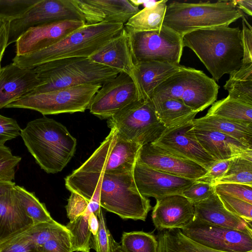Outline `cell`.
I'll list each match as a JSON object with an SVG mask.
<instances>
[{
    "label": "cell",
    "mask_w": 252,
    "mask_h": 252,
    "mask_svg": "<svg viewBox=\"0 0 252 252\" xmlns=\"http://www.w3.org/2000/svg\"><path fill=\"white\" fill-rule=\"evenodd\" d=\"M34 69L39 84L30 94L45 93L82 84L102 85L121 73L85 57L57 60L41 64Z\"/></svg>",
    "instance_id": "cell-5"
},
{
    "label": "cell",
    "mask_w": 252,
    "mask_h": 252,
    "mask_svg": "<svg viewBox=\"0 0 252 252\" xmlns=\"http://www.w3.org/2000/svg\"><path fill=\"white\" fill-rule=\"evenodd\" d=\"M156 238L157 252H223L192 240L184 235L180 229L159 231Z\"/></svg>",
    "instance_id": "cell-29"
},
{
    "label": "cell",
    "mask_w": 252,
    "mask_h": 252,
    "mask_svg": "<svg viewBox=\"0 0 252 252\" xmlns=\"http://www.w3.org/2000/svg\"><path fill=\"white\" fill-rule=\"evenodd\" d=\"M156 114L166 128H172L192 121L198 112L176 99L151 98Z\"/></svg>",
    "instance_id": "cell-28"
},
{
    "label": "cell",
    "mask_w": 252,
    "mask_h": 252,
    "mask_svg": "<svg viewBox=\"0 0 252 252\" xmlns=\"http://www.w3.org/2000/svg\"><path fill=\"white\" fill-rule=\"evenodd\" d=\"M108 126L115 128L117 137L142 146L158 139L166 127L158 119L152 102L138 100L107 119Z\"/></svg>",
    "instance_id": "cell-9"
},
{
    "label": "cell",
    "mask_w": 252,
    "mask_h": 252,
    "mask_svg": "<svg viewBox=\"0 0 252 252\" xmlns=\"http://www.w3.org/2000/svg\"><path fill=\"white\" fill-rule=\"evenodd\" d=\"M38 250L39 252H73L69 231L66 228L62 230Z\"/></svg>",
    "instance_id": "cell-44"
},
{
    "label": "cell",
    "mask_w": 252,
    "mask_h": 252,
    "mask_svg": "<svg viewBox=\"0 0 252 252\" xmlns=\"http://www.w3.org/2000/svg\"><path fill=\"white\" fill-rule=\"evenodd\" d=\"M137 189L144 197L158 199L181 194L195 180L168 174L136 162L133 171Z\"/></svg>",
    "instance_id": "cell-16"
},
{
    "label": "cell",
    "mask_w": 252,
    "mask_h": 252,
    "mask_svg": "<svg viewBox=\"0 0 252 252\" xmlns=\"http://www.w3.org/2000/svg\"><path fill=\"white\" fill-rule=\"evenodd\" d=\"M243 15L233 0L196 3L173 1L167 5L162 25L182 36L197 30L228 27Z\"/></svg>",
    "instance_id": "cell-6"
},
{
    "label": "cell",
    "mask_w": 252,
    "mask_h": 252,
    "mask_svg": "<svg viewBox=\"0 0 252 252\" xmlns=\"http://www.w3.org/2000/svg\"><path fill=\"white\" fill-rule=\"evenodd\" d=\"M139 99L135 82L128 74L121 72L103 84L92 98L88 109L100 119H108Z\"/></svg>",
    "instance_id": "cell-13"
},
{
    "label": "cell",
    "mask_w": 252,
    "mask_h": 252,
    "mask_svg": "<svg viewBox=\"0 0 252 252\" xmlns=\"http://www.w3.org/2000/svg\"><path fill=\"white\" fill-rule=\"evenodd\" d=\"M137 162L168 174L195 181L208 171L192 161L168 154L152 143L141 146Z\"/></svg>",
    "instance_id": "cell-17"
},
{
    "label": "cell",
    "mask_w": 252,
    "mask_h": 252,
    "mask_svg": "<svg viewBox=\"0 0 252 252\" xmlns=\"http://www.w3.org/2000/svg\"><path fill=\"white\" fill-rule=\"evenodd\" d=\"M206 115L252 124V106L233 99L228 96L213 103Z\"/></svg>",
    "instance_id": "cell-32"
},
{
    "label": "cell",
    "mask_w": 252,
    "mask_h": 252,
    "mask_svg": "<svg viewBox=\"0 0 252 252\" xmlns=\"http://www.w3.org/2000/svg\"><path fill=\"white\" fill-rule=\"evenodd\" d=\"M215 192L213 185L195 181L181 195L194 203L207 199Z\"/></svg>",
    "instance_id": "cell-45"
},
{
    "label": "cell",
    "mask_w": 252,
    "mask_h": 252,
    "mask_svg": "<svg viewBox=\"0 0 252 252\" xmlns=\"http://www.w3.org/2000/svg\"><path fill=\"white\" fill-rule=\"evenodd\" d=\"M218 196L224 207L228 211L252 225V204L228 195Z\"/></svg>",
    "instance_id": "cell-41"
},
{
    "label": "cell",
    "mask_w": 252,
    "mask_h": 252,
    "mask_svg": "<svg viewBox=\"0 0 252 252\" xmlns=\"http://www.w3.org/2000/svg\"><path fill=\"white\" fill-rule=\"evenodd\" d=\"M68 20L84 22L73 0H39L21 18L10 22L8 45L16 42L22 34L31 28Z\"/></svg>",
    "instance_id": "cell-12"
},
{
    "label": "cell",
    "mask_w": 252,
    "mask_h": 252,
    "mask_svg": "<svg viewBox=\"0 0 252 252\" xmlns=\"http://www.w3.org/2000/svg\"><path fill=\"white\" fill-rule=\"evenodd\" d=\"M223 88L230 98L252 106V63L230 73Z\"/></svg>",
    "instance_id": "cell-30"
},
{
    "label": "cell",
    "mask_w": 252,
    "mask_h": 252,
    "mask_svg": "<svg viewBox=\"0 0 252 252\" xmlns=\"http://www.w3.org/2000/svg\"><path fill=\"white\" fill-rule=\"evenodd\" d=\"M242 18L241 37L243 50L242 64H244L252 63V29L244 15Z\"/></svg>",
    "instance_id": "cell-49"
},
{
    "label": "cell",
    "mask_w": 252,
    "mask_h": 252,
    "mask_svg": "<svg viewBox=\"0 0 252 252\" xmlns=\"http://www.w3.org/2000/svg\"><path fill=\"white\" fill-rule=\"evenodd\" d=\"M20 136L36 162L48 174L62 171L76 150L77 140L66 127L46 116L28 122Z\"/></svg>",
    "instance_id": "cell-3"
},
{
    "label": "cell",
    "mask_w": 252,
    "mask_h": 252,
    "mask_svg": "<svg viewBox=\"0 0 252 252\" xmlns=\"http://www.w3.org/2000/svg\"><path fill=\"white\" fill-rule=\"evenodd\" d=\"M234 5L250 16L252 15V0H233Z\"/></svg>",
    "instance_id": "cell-51"
},
{
    "label": "cell",
    "mask_w": 252,
    "mask_h": 252,
    "mask_svg": "<svg viewBox=\"0 0 252 252\" xmlns=\"http://www.w3.org/2000/svg\"><path fill=\"white\" fill-rule=\"evenodd\" d=\"M183 46L192 50L216 82L242 64L243 50L239 28L219 27L195 30L182 35Z\"/></svg>",
    "instance_id": "cell-2"
},
{
    "label": "cell",
    "mask_w": 252,
    "mask_h": 252,
    "mask_svg": "<svg viewBox=\"0 0 252 252\" xmlns=\"http://www.w3.org/2000/svg\"><path fill=\"white\" fill-rule=\"evenodd\" d=\"M109 241L111 252H126L120 244L115 240L111 233L109 234Z\"/></svg>",
    "instance_id": "cell-53"
},
{
    "label": "cell",
    "mask_w": 252,
    "mask_h": 252,
    "mask_svg": "<svg viewBox=\"0 0 252 252\" xmlns=\"http://www.w3.org/2000/svg\"><path fill=\"white\" fill-rule=\"evenodd\" d=\"M192 121L176 127L166 128L160 137L152 143L168 154L192 161L208 170L217 161L197 139Z\"/></svg>",
    "instance_id": "cell-15"
},
{
    "label": "cell",
    "mask_w": 252,
    "mask_h": 252,
    "mask_svg": "<svg viewBox=\"0 0 252 252\" xmlns=\"http://www.w3.org/2000/svg\"><path fill=\"white\" fill-rule=\"evenodd\" d=\"M193 204L195 207L194 219L252 235V225L228 211L216 192L207 199Z\"/></svg>",
    "instance_id": "cell-24"
},
{
    "label": "cell",
    "mask_w": 252,
    "mask_h": 252,
    "mask_svg": "<svg viewBox=\"0 0 252 252\" xmlns=\"http://www.w3.org/2000/svg\"><path fill=\"white\" fill-rule=\"evenodd\" d=\"M214 186L218 195H228L252 204V186L233 183H220Z\"/></svg>",
    "instance_id": "cell-40"
},
{
    "label": "cell",
    "mask_w": 252,
    "mask_h": 252,
    "mask_svg": "<svg viewBox=\"0 0 252 252\" xmlns=\"http://www.w3.org/2000/svg\"><path fill=\"white\" fill-rule=\"evenodd\" d=\"M231 159L216 161L208 170L207 172L196 181L208 183L214 186L225 174Z\"/></svg>",
    "instance_id": "cell-48"
},
{
    "label": "cell",
    "mask_w": 252,
    "mask_h": 252,
    "mask_svg": "<svg viewBox=\"0 0 252 252\" xmlns=\"http://www.w3.org/2000/svg\"><path fill=\"white\" fill-rule=\"evenodd\" d=\"M152 219L158 231L183 229L195 219L193 203L181 194L157 199L152 213Z\"/></svg>",
    "instance_id": "cell-19"
},
{
    "label": "cell",
    "mask_w": 252,
    "mask_h": 252,
    "mask_svg": "<svg viewBox=\"0 0 252 252\" xmlns=\"http://www.w3.org/2000/svg\"><path fill=\"white\" fill-rule=\"evenodd\" d=\"M127 30L135 64L153 61L179 64L184 47L178 33L163 25L152 31Z\"/></svg>",
    "instance_id": "cell-11"
},
{
    "label": "cell",
    "mask_w": 252,
    "mask_h": 252,
    "mask_svg": "<svg viewBox=\"0 0 252 252\" xmlns=\"http://www.w3.org/2000/svg\"><path fill=\"white\" fill-rule=\"evenodd\" d=\"M22 129L17 122L12 118L0 114V145L20 136Z\"/></svg>",
    "instance_id": "cell-46"
},
{
    "label": "cell",
    "mask_w": 252,
    "mask_h": 252,
    "mask_svg": "<svg viewBox=\"0 0 252 252\" xmlns=\"http://www.w3.org/2000/svg\"><path fill=\"white\" fill-rule=\"evenodd\" d=\"M33 224V220L17 199L13 187L0 196V244L26 231Z\"/></svg>",
    "instance_id": "cell-23"
},
{
    "label": "cell",
    "mask_w": 252,
    "mask_h": 252,
    "mask_svg": "<svg viewBox=\"0 0 252 252\" xmlns=\"http://www.w3.org/2000/svg\"><path fill=\"white\" fill-rule=\"evenodd\" d=\"M66 228L63 225L56 220L33 224L24 233L32 241L37 248Z\"/></svg>",
    "instance_id": "cell-37"
},
{
    "label": "cell",
    "mask_w": 252,
    "mask_h": 252,
    "mask_svg": "<svg viewBox=\"0 0 252 252\" xmlns=\"http://www.w3.org/2000/svg\"><path fill=\"white\" fill-rule=\"evenodd\" d=\"M93 213L88 206L85 212L65 226L69 231L72 251L77 252H90L92 233L89 227V218Z\"/></svg>",
    "instance_id": "cell-34"
},
{
    "label": "cell",
    "mask_w": 252,
    "mask_h": 252,
    "mask_svg": "<svg viewBox=\"0 0 252 252\" xmlns=\"http://www.w3.org/2000/svg\"><path fill=\"white\" fill-rule=\"evenodd\" d=\"M167 2V0H159L153 5L145 7L131 17L124 25L125 27L136 32L160 29L162 26Z\"/></svg>",
    "instance_id": "cell-31"
},
{
    "label": "cell",
    "mask_w": 252,
    "mask_h": 252,
    "mask_svg": "<svg viewBox=\"0 0 252 252\" xmlns=\"http://www.w3.org/2000/svg\"><path fill=\"white\" fill-rule=\"evenodd\" d=\"M71 192L100 203L101 207L122 219L145 221L152 206L136 186L132 171L82 173L73 171L64 179Z\"/></svg>",
    "instance_id": "cell-1"
},
{
    "label": "cell",
    "mask_w": 252,
    "mask_h": 252,
    "mask_svg": "<svg viewBox=\"0 0 252 252\" xmlns=\"http://www.w3.org/2000/svg\"><path fill=\"white\" fill-rule=\"evenodd\" d=\"M89 58L95 63L126 73L134 79L135 64L129 33L125 26L117 35Z\"/></svg>",
    "instance_id": "cell-21"
},
{
    "label": "cell",
    "mask_w": 252,
    "mask_h": 252,
    "mask_svg": "<svg viewBox=\"0 0 252 252\" xmlns=\"http://www.w3.org/2000/svg\"><path fill=\"white\" fill-rule=\"evenodd\" d=\"M124 24L104 22L85 25L50 46L32 53L15 55L12 63L25 68L53 61L76 57L89 58L117 35Z\"/></svg>",
    "instance_id": "cell-4"
},
{
    "label": "cell",
    "mask_w": 252,
    "mask_h": 252,
    "mask_svg": "<svg viewBox=\"0 0 252 252\" xmlns=\"http://www.w3.org/2000/svg\"><path fill=\"white\" fill-rule=\"evenodd\" d=\"M39 84L34 68L11 63L0 68V109L30 94Z\"/></svg>",
    "instance_id": "cell-22"
},
{
    "label": "cell",
    "mask_w": 252,
    "mask_h": 252,
    "mask_svg": "<svg viewBox=\"0 0 252 252\" xmlns=\"http://www.w3.org/2000/svg\"><path fill=\"white\" fill-rule=\"evenodd\" d=\"M85 25L82 21L52 22L31 28L15 42L16 55H23L46 48Z\"/></svg>",
    "instance_id": "cell-18"
},
{
    "label": "cell",
    "mask_w": 252,
    "mask_h": 252,
    "mask_svg": "<svg viewBox=\"0 0 252 252\" xmlns=\"http://www.w3.org/2000/svg\"><path fill=\"white\" fill-rule=\"evenodd\" d=\"M90 230L93 235L96 234L99 227V220L98 217L93 213H92L89 218L88 220Z\"/></svg>",
    "instance_id": "cell-52"
},
{
    "label": "cell",
    "mask_w": 252,
    "mask_h": 252,
    "mask_svg": "<svg viewBox=\"0 0 252 252\" xmlns=\"http://www.w3.org/2000/svg\"><path fill=\"white\" fill-rule=\"evenodd\" d=\"M194 127L220 132L252 148V124L236 122L215 116L194 119Z\"/></svg>",
    "instance_id": "cell-27"
},
{
    "label": "cell",
    "mask_w": 252,
    "mask_h": 252,
    "mask_svg": "<svg viewBox=\"0 0 252 252\" xmlns=\"http://www.w3.org/2000/svg\"><path fill=\"white\" fill-rule=\"evenodd\" d=\"M15 185L14 182L0 181V196L12 189Z\"/></svg>",
    "instance_id": "cell-54"
},
{
    "label": "cell",
    "mask_w": 252,
    "mask_h": 252,
    "mask_svg": "<svg viewBox=\"0 0 252 252\" xmlns=\"http://www.w3.org/2000/svg\"><path fill=\"white\" fill-rule=\"evenodd\" d=\"M0 252H39L32 241L24 232L0 244Z\"/></svg>",
    "instance_id": "cell-43"
},
{
    "label": "cell",
    "mask_w": 252,
    "mask_h": 252,
    "mask_svg": "<svg viewBox=\"0 0 252 252\" xmlns=\"http://www.w3.org/2000/svg\"><path fill=\"white\" fill-rule=\"evenodd\" d=\"M120 245L126 252H157L158 242L152 233L136 231L124 232Z\"/></svg>",
    "instance_id": "cell-36"
},
{
    "label": "cell",
    "mask_w": 252,
    "mask_h": 252,
    "mask_svg": "<svg viewBox=\"0 0 252 252\" xmlns=\"http://www.w3.org/2000/svg\"><path fill=\"white\" fill-rule=\"evenodd\" d=\"M193 130L200 145L216 161L230 159L252 152V148L220 132L194 127Z\"/></svg>",
    "instance_id": "cell-26"
},
{
    "label": "cell",
    "mask_w": 252,
    "mask_h": 252,
    "mask_svg": "<svg viewBox=\"0 0 252 252\" xmlns=\"http://www.w3.org/2000/svg\"><path fill=\"white\" fill-rule=\"evenodd\" d=\"M85 25L104 22L125 24L140 10L130 0H73Z\"/></svg>",
    "instance_id": "cell-20"
},
{
    "label": "cell",
    "mask_w": 252,
    "mask_h": 252,
    "mask_svg": "<svg viewBox=\"0 0 252 252\" xmlns=\"http://www.w3.org/2000/svg\"><path fill=\"white\" fill-rule=\"evenodd\" d=\"M13 189L17 199L27 215L33 220V224L54 220L45 204L40 202L34 192L16 184Z\"/></svg>",
    "instance_id": "cell-33"
},
{
    "label": "cell",
    "mask_w": 252,
    "mask_h": 252,
    "mask_svg": "<svg viewBox=\"0 0 252 252\" xmlns=\"http://www.w3.org/2000/svg\"><path fill=\"white\" fill-rule=\"evenodd\" d=\"M22 158L13 155L11 149L4 145H0V181L13 182L16 168Z\"/></svg>",
    "instance_id": "cell-39"
},
{
    "label": "cell",
    "mask_w": 252,
    "mask_h": 252,
    "mask_svg": "<svg viewBox=\"0 0 252 252\" xmlns=\"http://www.w3.org/2000/svg\"><path fill=\"white\" fill-rule=\"evenodd\" d=\"M89 201L81 195L71 192L65 206L67 217L73 221L83 214L87 209Z\"/></svg>",
    "instance_id": "cell-47"
},
{
    "label": "cell",
    "mask_w": 252,
    "mask_h": 252,
    "mask_svg": "<svg viewBox=\"0 0 252 252\" xmlns=\"http://www.w3.org/2000/svg\"><path fill=\"white\" fill-rule=\"evenodd\" d=\"M101 86L82 84L45 93L29 94L5 108L33 110L44 116L84 112Z\"/></svg>",
    "instance_id": "cell-8"
},
{
    "label": "cell",
    "mask_w": 252,
    "mask_h": 252,
    "mask_svg": "<svg viewBox=\"0 0 252 252\" xmlns=\"http://www.w3.org/2000/svg\"><path fill=\"white\" fill-rule=\"evenodd\" d=\"M225 183L252 186V152L231 159L226 172L215 185Z\"/></svg>",
    "instance_id": "cell-35"
},
{
    "label": "cell",
    "mask_w": 252,
    "mask_h": 252,
    "mask_svg": "<svg viewBox=\"0 0 252 252\" xmlns=\"http://www.w3.org/2000/svg\"><path fill=\"white\" fill-rule=\"evenodd\" d=\"M39 0H0V16L10 22L21 18Z\"/></svg>",
    "instance_id": "cell-38"
},
{
    "label": "cell",
    "mask_w": 252,
    "mask_h": 252,
    "mask_svg": "<svg viewBox=\"0 0 252 252\" xmlns=\"http://www.w3.org/2000/svg\"><path fill=\"white\" fill-rule=\"evenodd\" d=\"M181 230L192 240L217 251H252V235L241 231L212 225L196 219Z\"/></svg>",
    "instance_id": "cell-14"
},
{
    "label": "cell",
    "mask_w": 252,
    "mask_h": 252,
    "mask_svg": "<svg viewBox=\"0 0 252 252\" xmlns=\"http://www.w3.org/2000/svg\"><path fill=\"white\" fill-rule=\"evenodd\" d=\"M99 227L94 235H92L91 249L96 252H111L109 234L110 233L106 225L105 214L100 209L98 215Z\"/></svg>",
    "instance_id": "cell-42"
},
{
    "label": "cell",
    "mask_w": 252,
    "mask_h": 252,
    "mask_svg": "<svg viewBox=\"0 0 252 252\" xmlns=\"http://www.w3.org/2000/svg\"><path fill=\"white\" fill-rule=\"evenodd\" d=\"M79 168L78 173H117L133 171L141 145L117 137L115 128Z\"/></svg>",
    "instance_id": "cell-10"
},
{
    "label": "cell",
    "mask_w": 252,
    "mask_h": 252,
    "mask_svg": "<svg viewBox=\"0 0 252 252\" xmlns=\"http://www.w3.org/2000/svg\"><path fill=\"white\" fill-rule=\"evenodd\" d=\"M184 66L155 61L136 63L133 80L140 100L149 101L154 91L161 83Z\"/></svg>",
    "instance_id": "cell-25"
},
{
    "label": "cell",
    "mask_w": 252,
    "mask_h": 252,
    "mask_svg": "<svg viewBox=\"0 0 252 252\" xmlns=\"http://www.w3.org/2000/svg\"><path fill=\"white\" fill-rule=\"evenodd\" d=\"M10 21L0 16V68L1 62L8 45Z\"/></svg>",
    "instance_id": "cell-50"
},
{
    "label": "cell",
    "mask_w": 252,
    "mask_h": 252,
    "mask_svg": "<svg viewBox=\"0 0 252 252\" xmlns=\"http://www.w3.org/2000/svg\"><path fill=\"white\" fill-rule=\"evenodd\" d=\"M219 88L202 71L184 66L161 83L151 98L176 99L198 113L215 102Z\"/></svg>",
    "instance_id": "cell-7"
}]
</instances>
